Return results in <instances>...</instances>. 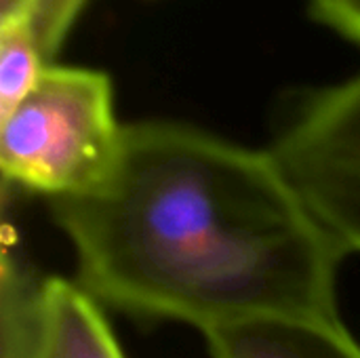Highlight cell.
Masks as SVG:
<instances>
[{
    "label": "cell",
    "instance_id": "6da1fadb",
    "mask_svg": "<svg viewBox=\"0 0 360 358\" xmlns=\"http://www.w3.org/2000/svg\"><path fill=\"white\" fill-rule=\"evenodd\" d=\"M76 283L129 317L207 333L259 319H340L346 253L270 150L186 122L124 124L112 173L49 203Z\"/></svg>",
    "mask_w": 360,
    "mask_h": 358
},
{
    "label": "cell",
    "instance_id": "7a4b0ae2",
    "mask_svg": "<svg viewBox=\"0 0 360 358\" xmlns=\"http://www.w3.org/2000/svg\"><path fill=\"white\" fill-rule=\"evenodd\" d=\"M122 135L110 76L53 63L0 116L4 192L17 188L49 203L89 194L112 173Z\"/></svg>",
    "mask_w": 360,
    "mask_h": 358
},
{
    "label": "cell",
    "instance_id": "3957f363",
    "mask_svg": "<svg viewBox=\"0 0 360 358\" xmlns=\"http://www.w3.org/2000/svg\"><path fill=\"white\" fill-rule=\"evenodd\" d=\"M268 150L333 243L360 253V72L310 95Z\"/></svg>",
    "mask_w": 360,
    "mask_h": 358
},
{
    "label": "cell",
    "instance_id": "277c9868",
    "mask_svg": "<svg viewBox=\"0 0 360 358\" xmlns=\"http://www.w3.org/2000/svg\"><path fill=\"white\" fill-rule=\"evenodd\" d=\"M0 358H127L103 306L76 281L0 264Z\"/></svg>",
    "mask_w": 360,
    "mask_h": 358
},
{
    "label": "cell",
    "instance_id": "5b68a950",
    "mask_svg": "<svg viewBox=\"0 0 360 358\" xmlns=\"http://www.w3.org/2000/svg\"><path fill=\"white\" fill-rule=\"evenodd\" d=\"M211 358H360L342 319H259L202 333Z\"/></svg>",
    "mask_w": 360,
    "mask_h": 358
},
{
    "label": "cell",
    "instance_id": "8992f818",
    "mask_svg": "<svg viewBox=\"0 0 360 358\" xmlns=\"http://www.w3.org/2000/svg\"><path fill=\"white\" fill-rule=\"evenodd\" d=\"M53 61L19 23H0V116L19 103Z\"/></svg>",
    "mask_w": 360,
    "mask_h": 358
},
{
    "label": "cell",
    "instance_id": "52a82bcc",
    "mask_svg": "<svg viewBox=\"0 0 360 358\" xmlns=\"http://www.w3.org/2000/svg\"><path fill=\"white\" fill-rule=\"evenodd\" d=\"M86 2L89 0H27L15 17L0 23L23 25L34 36L46 59L53 61Z\"/></svg>",
    "mask_w": 360,
    "mask_h": 358
},
{
    "label": "cell",
    "instance_id": "ba28073f",
    "mask_svg": "<svg viewBox=\"0 0 360 358\" xmlns=\"http://www.w3.org/2000/svg\"><path fill=\"white\" fill-rule=\"evenodd\" d=\"M310 11L321 23L360 44V0H310Z\"/></svg>",
    "mask_w": 360,
    "mask_h": 358
}]
</instances>
